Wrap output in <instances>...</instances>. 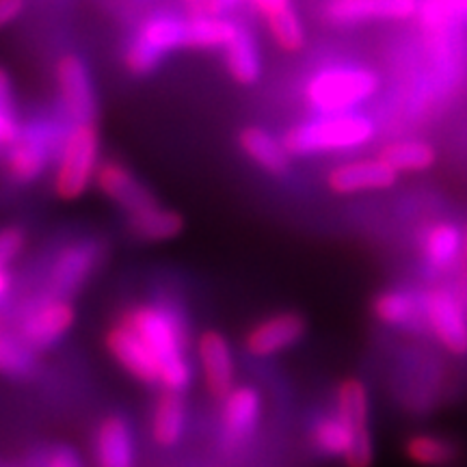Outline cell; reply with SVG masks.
Wrapping results in <instances>:
<instances>
[{
    "label": "cell",
    "instance_id": "9c48e42d",
    "mask_svg": "<svg viewBox=\"0 0 467 467\" xmlns=\"http://www.w3.org/2000/svg\"><path fill=\"white\" fill-rule=\"evenodd\" d=\"M61 104L72 124H98V96L91 72L78 55H63L57 63Z\"/></svg>",
    "mask_w": 467,
    "mask_h": 467
},
{
    "label": "cell",
    "instance_id": "f1b7e54d",
    "mask_svg": "<svg viewBox=\"0 0 467 467\" xmlns=\"http://www.w3.org/2000/svg\"><path fill=\"white\" fill-rule=\"evenodd\" d=\"M336 413L342 418V422L348 426L350 433L370 429V400H368V389L359 379H342L337 385Z\"/></svg>",
    "mask_w": 467,
    "mask_h": 467
},
{
    "label": "cell",
    "instance_id": "6da1fadb",
    "mask_svg": "<svg viewBox=\"0 0 467 467\" xmlns=\"http://www.w3.org/2000/svg\"><path fill=\"white\" fill-rule=\"evenodd\" d=\"M117 320L141 337L159 359L161 388L184 392L191 385L192 368L189 361V323L182 309L169 301H148L126 307Z\"/></svg>",
    "mask_w": 467,
    "mask_h": 467
},
{
    "label": "cell",
    "instance_id": "7402d4cb",
    "mask_svg": "<svg viewBox=\"0 0 467 467\" xmlns=\"http://www.w3.org/2000/svg\"><path fill=\"white\" fill-rule=\"evenodd\" d=\"M402 452L420 467H454L461 461V446L452 437L437 433H413L402 441Z\"/></svg>",
    "mask_w": 467,
    "mask_h": 467
},
{
    "label": "cell",
    "instance_id": "b9f144b4",
    "mask_svg": "<svg viewBox=\"0 0 467 467\" xmlns=\"http://www.w3.org/2000/svg\"><path fill=\"white\" fill-rule=\"evenodd\" d=\"M206 3L208 0H184L191 14H206Z\"/></svg>",
    "mask_w": 467,
    "mask_h": 467
},
{
    "label": "cell",
    "instance_id": "74e56055",
    "mask_svg": "<svg viewBox=\"0 0 467 467\" xmlns=\"http://www.w3.org/2000/svg\"><path fill=\"white\" fill-rule=\"evenodd\" d=\"M243 3H249L258 14L265 16V20H271V17L292 7L290 0H243Z\"/></svg>",
    "mask_w": 467,
    "mask_h": 467
},
{
    "label": "cell",
    "instance_id": "277c9868",
    "mask_svg": "<svg viewBox=\"0 0 467 467\" xmlns=\"http://www.w3.org/2000/svg\"><path fill=\"white\" fill-rule=\"evenodd\" d=\"M381 78L368 67L336 66L320 69L307 80L306 100L318 113H348L379 91Z\"/></svg>",
    "mask_w": 467,
    "mask_h": 467
},
{
    "label": "cell",
    "instance_id": "8992f818",
    "mask_svg": "<svg viewBox=\"0 0 467 467\" xmlns=\"http://www.w3.org/2000/svg\"><path fill=\"white\" fill-rule=\"evenodd\" d=\"M186 20L175 14H154L139 26L128 42L124 66L132 76H148L161 66V61L173 50L184 48Z\"/></svg>",
    "mask_w": 467,
    "mask_h": 467
},
{
    "label": "cell",
    "instance_id": "484cf974",
    "mask_svg": "<svg viewBox=\"0 0 467 467\" xmlns=\"http://www.w3.org/2000/svg\"><path fill=\"white\" fill-rule=\"evenodd\" d=\"M238 25L223 16L191 14L186 17L184 48L191 50H219L225 48L236 35Z\"/></svg>",
    "mask_w": 467,
    "mask_h": 467
},
{
    "label": "cell",
    "instance_id": "ba28073f",
    "mask_svg": "<svg viewBox=\"0 0 467 467\" xmlns=\"http://www.w3.org/2000/svg\"><path fill=\"white\" fill-rule=\"evenodd\" d=\"M74 317V306L67 299L42 295L22 312L17 320V336L33 350L48 348L67 334Z\"/></svg>",
    "mask_w": 467,
    "mask_h": 467
},
{
    "label": "cell",
    "instance_id": "5b68a950",
    "mask_svg": "<svg viewBox=\"0 0 467 467\" xmlns=\"http://www.w3.org/2000/svg\"><path fill=\"white\" fill-rule=\"evenodd\" d=\"M98 165H100L98 124H74L57 156L55 192L58 200H78L96 178Z\"/></svg>",
    "mask_w": 467,
    "mask_h": 467
},
{
    "label": "cell",
    "instance_id": "4316f807",
    "mask_svg": "<svg viewBox=\"0 0 467 467\" xmlns=\"http://www.w3.org/2000/svg\"><path fill=\"white\" fill-rule=\"evenodd\" d=\"M379 159L399 173H418L435 165L437 151L433 145L420 139H402L385 143L379 151Z\"/></svg>",
    "mask_w": 467,
    "mask_h": 467
},
{
    "label": "cell",
    "instance_id": "f546056e",
    "mask_svg": "<svg viewBox=\"0 0 467 467\" xmlns=\"http://www.w3.org/2000/svg\"><path fill=\"white\" fill-rule=\"evenodd\" d=\"M35 366H37L35 350L17 334L14 336L0 329V375L28 379L33 377Z\"/></svg>",
    "mask_w": 467,
    "mask_h": 467
},
{
    "label": "cell",
    "instance_id": "7a4b0ae2",
    "mask_svg": "<svg viewBox=\"0 0 467 467\" xmlns=\"http://www.w3.org/2000/svg\"><path fill=\"white\" fill-rule=\"evenodd\" d=\"M375 139V124L358 113H334L288 128L284 145L292 156L355 150Z\"/></svg>",
    "mask_w": 467,
    "mask_h": 467
},
{
    "label": "cell",
    "instance_id": "d6a6232c",
    "mask_svg": "<svg viewBox=\"0 0 467 467\" xmlns=\"http://www.w3.org/2000/svg\"><path fill=\"white\" fill-rule=\"evenodd\" d=\"M347 467H372L375 465V441H372L370 429L353 433L350 446L344 454Z\"/></svg>",
    "mask_w": 467,
    "mask_h": 467
},
{
    "label": "cell",
    "instance_id": "836d02e7",
    "mask_svg": "<svg viewBox=\"0 0 467 467\" xmlns=\"http://www.w3.org/2000/svg\"><path fill=\"white\" fill-rule=\"evenodd\" d=\"M26 236L20 227H3L0 230V266H7L11 260L20 255V251L25 249Z\"/></svg>",
    "mask_w": 467,
    "mask_h": 467
},
{
    "label": "cell",
    "instance_id": "52a82bcc",
    "mask_svg": "<svg viewBox=\"0 0 467 467\" xmlns=\"http://www.w3.org/2000/svg\"><path fill=\"white\" fill-rule=\"evenodd\" d=\"M102 254V243L91 238L67 243L66 247L58 249L46 279V295L63 296V299L76 295L100 265Z\"/></svg>",
    "mask_w": 467,
    "mask_h": 467
},
{
    "label": "cell",
    "instance_id": "603a6c76",
    "mask_svg": "<svg viewBox=\"0 0 467 467\" xmlns=\"http://www.w3.org/2000/svg\"><path fill=\"white\" fill-rule=\"evenodd\" d=\"M128 230H130L134 238L145 243L171 241V238L182 234L184 219L175 210L154 203V206L128 214Z\"/></svg>",
    "mask_w": 467,
    "mask_h": 467
},
{
    "label": "cell",
    "instance_id": "f35d334b",
    "mask_svg": "<svg viewBox=\"0 0 467 467\" xmlns=\"http://www.w3.org/2000/svg\"><path fill=\"white\" fill-rule=\"evenodd\" d=\"M26 0H0V28L9 26L11 22L22 16Z\"/></svg>",
    "mask_w": 467,
    "mask_h": 467
},
{
    "label": "cell",
    "instance_id": "e575fe53",
    "mask_svg": "<svg viewBox=\"0 0 467 467\" xmlns=\"http://www.w3.org/2000/svg\"><path fill=\"white\" fill-rule=\"evenodd\" d=\"M429 9H433V17L429 22H443L448 17H461L467 16V0H433L429 3Z\"/></svg>",
    "mask_w": 467,
    "mask_h": 467
},
{
    "label": "cell",
    "instance_id": "4dcf8cb0",
    "mask_svg": "<svg viewBox=\"0 0 467 467\" xmlns=\"http://www.w3.org/2000/svg\"><path fill=\"white\" fill-rule=\"evenodd\" d=\"M268 33L284 52H301L306 48V28L295 7L282 11L271 20H266Z\"/></svg>",
    "mask_w": 467,
    "mask_h": 467
},
{
    "label": "cell",
    "instance_id": "83f0119b",
    "mask_svg": "<svg viewBox=\"0 0 467 467\" xmlns=\"http://www.w3.org/2000/svg\"><path fill=\"white\" fill-rule=\"evenodd\" d=\"M353 440V433L337 413H323L312 420L309 426V443L312 451L327 459L344 457Z\"/></svg>",
    "mask_w": 467,
    "mask_h": 467
},
{
    "label": "cell",
    "instance_id": "2e32d148",
    "mask_svg": "<svg viewBox=\"0 0 467 467\" xmlns=\"http://www.w3.org/2000/svg\"><path fill=\"white\" fill-rule=\"evenodd\" d=\"M370 307L375 318L385 327L411 331L429 329L424 314V292L396 285V288L377 292Z\"/></svg>",
    "mask_w": 467,
    "mask_h": 467
},
{
    "label": "cell",
    "instance_id": "ffe728a7",
    "mask_svg": "<svg viewBox=\"0 0 467 467\" xmlns=\"http://www.w3.org/2000/svg\"><path fill=\"white\" fill-rule=\"evenodd\" d=\"M134 435L124 416L104 418L93 437V459L98 467H134Z\"/></svg>",
    "mask_w": 467,
    "mask_h": 467
},
{
    "label": "cell",
    "instance_id": "5bb4252c",
    "mask_svg": "<svg viewBox=\"0 0 467 467\" xmlns=\"http://www.w3.org/2000/svg\"><path fill=\"white\" fill-rule=\"evenodd\" d=\"M107 350L110 353L117 364H119L128 375L137 379L145 385H156L161 379V366L159 359L154 358V353L145 347L141 337L134 334L132 329H128L124 323H117L107 331L104 337Z\"/></svg>",
    "mask_w": 467,
    "mask_h": 467
},
{
    "label": "cell",
    "instance_id": "4fadbf2b",
    "mask_svg": "<svg viewBox=\"0 0 467 467\" xmlns=\"http://www.w3.org/2000/svg\"><path fill=\"white\" fill-rule=\"evenodd\" d=\"M96 186L104 197L126 210V214L137 213L148 206H154L159 200L154 197L148 186L134 175L132 169H128L124 162L115 159H104L96 169Z\"/></svg>",
    "mask_w": 467,
    "mask_h": 467
},
{
    "label": "cell",
    "instance_id": "7c38bea8",
    "mask_svg": "<svg viewBox=\"0 0 467 467\" xmlns=\"http://www.w3.org/2000/svg\"><path fill=\"white\" fill-rule=\"evenodd\" d=\"M307 334V320L299 312H279L262 318L244 336V350L254 358H271L295 347Z\"/></svg>",
    "mask_w": 467,
    "mask_h": 467
},
{
    "label": "cell",
    "instance_id": "e0dca14e",
    "mask_svg": "<svg viewBox=\"0 0 467 467\" xmlns=\"http://www.w3.org/2000/svg\"><path fill=\"white\" fill-rule=\"evenodd\" d=\"M197 355H200L208 392L214 399L223 400L234 389V377H236L230 342L219 331L206 329L197 340Z\"/></svg>",
    "mask_w": 467,
    "mask_h": 467
},
{
    "label": "cell",
    "instance_id": "d4e9b609",
    "mask_svg": "<svg viewBox=\"0 0 467 467\" xmlns=\"http://www.w3.org/2000/svg\"><path fill=\"white\" fill-rule=\"evenodd\" d=\"M223 58L227 74L236 80L238 85L258 83L262 74V57L258 42L247 26H238L232 42L223 48Z\"/></svg>",
    "mask_w": 467,
    "mask_h": 467
},
{
    "label": "cell",
    "instance_id": "9a60e30c",
    "mask_svg": "<svg viewBox=\"0 0 467 467\" xmlns=\"http://www.w3.org/2000/svg\"><path fill=\"white\" fill-rule=\"evenodd\" d=\"M396 180H399V171H394L379 156L377 159L342 162V165L334 167L327 173V186L336 195H353V192L392 189Z\"/></svg>",
    "mask_w": 467,
    "mask_h": 467
},
{
    "label": "cell",
    "instance_id": "60d3db41",
    "mask_svg": "<svg viewBox=\"0 0 467 467\" xmlns=\"http://www.w3.org/2000/svg\"><path fill=\"white\" fill-rule=\"evenodd\" d=\"M11 288H14V275L7 266H0V299H5Z\"/></svg>",
    "mask_w": 467,
    "mask_h": 467
},
{
    "label": "cell",
    "instance_id": "3957f363",
    "mask_svg": "<svg viewBox=\"0 0 467 467\" xmlns=\"http://www.w3.org/2000/svg\"><path fill=\"white\" fill-rule=\"evenodd\" d=\"M66 130L48 117H33L22 124L16 141L5 150V171L14 184H33L57 161Z\"/></svg>",
    "mask_w": 467,
    "mask_h": 467
},
{
    "label": "cell",
    "instance_id": "1f68e13d",
    "mask_svg": "<svg viewBox=\"0 0 467 467\" xmlns=\"http://www.w3.org/2000/svg\"><path fill=\"white\" fill-rule=\"evenodd\" d=\"M20 128L22 121L16 109L14 80H11L7 69L0 67V150L5 151L16 141Z\"/></svg>",
    "mask_w": 467,
    "mask_h": 467
},
{
    "label": "cell",
    "instance_id": "cb8c5ba5",
    "mask_svg": "<svg viewBox=\"0 0 467 467\" xmlns=\"http://www.w3.org/2000/svg\"><path fill=\"white\" fill-rule=\"evenodd\" d=\"M186 429L184 392L162 389L151 411V437L162 448L178 446Z\"/></svg>",
    "mask_w": 467,
    "mask_h": 467
},
{
    "label": "cell",
    "instance_id": "8d00e7d4",
    "mask_svg": "<svg viewBox=\"0 0 467 467\" xmlns=\"http://www.w3.org/2000/svg\"><path fill=\"white\" fill-rule=\"evenodd\" d=\"M454 295L467 314V230L463 234V249H461V260L457 268V285H454Z\"/></svg>",
    "mask_w": 467,
    "mask_h": 467
},
{
    "label": "cell",
    "instance_id": "d6986e66",
    "mask_svg": "<svg viewBox=\"0 0 467 467\" xmlns=\"http://www.w3.org/2000/svg\"><path fill=\"white\" fill-rule=\"evenodd\" d=\"M461 249H463V234L452 221H440V223L429 225L420 241V254L433 275H446V273L457 271Z\"/></svg>",
    "mask_w": 467,
    "mask_h": 467
},
{
    "label": "cell",
    "instance_id": "ac0fdd59",
    "mask_svg": "<svg viewBox=\"0 0 467 467\" xmlns=\"http://www.w3.org/2000/svg\"><path fill=\"white\" fill-rule=\"evenodd\" d=\"M418 14V0H329L325 17L334 25L370 20H409Z\"/></svg>",
    "mask_w": 467,
    "mask_h": 467
},
{
    "label": "cell",
    "instance_id": "44dd1931",
    "mask_svg": "<svg viewBox=\"0 0 467 467\" xmlns=\"http://www.w3.org/2000/svg\"><path fill=\"white\" fill-rule=\"evenodd\" d=\"M238 145L247 154V159L265 169L271 175H285L290 171L292 154L285 150L282 139L271 134L266 128L247 126L238 134Z\"/></svg>",
    "mask_w": 467,
    "mask_h": 467
},
{
    "label": "cell",
    "instance_id": "30bf717a",
    "mask_svg": "<svg viewBox=\"0 0 467 467\" xmlns=\"http://www.w3.org/2000/svg\"><path fill=\"white\" fill-rule=\"evenodd\" d=\"M424 314L429 329L448 353L467 355V314L457 295L448 288H431L424 292Z\"/></svg>",
    "mask_w": 467,
    "mask_h": 467
},
{
    "label": "cell",
    "instance_id": "8fae6325",
    "mask_svg": "<svg viewBox=\"0 0 467 467\" xmlns=\"http://www.w3.org/2000/svg\"><path fill=\"white\" fill-rule=\"evenodd\" d=\"M262 416V399L251 385H234L221 402V435L230 451L241 448L255 435Z\"/></svg>",
    "mask_w": 467,
    "mask_h": 467
},
{
    "label": "cell",
    "instance_id": "d590c367",
    "mask_svg": "<svg viewBox=\"0 0 467 467\" xmlns=\"http://www.w3.org/2000/svg\"><path fill=\"white\" fill-rule=\"evenodd\" d=\"M42 467H83V463H80L78 454H76L72 448L58 446L46 452Z\"/></svg>",
    "mask_w": 467,
    "mask_h": 467
},
{
    "label": "cell",
    "instance_id": "ab89813d",
    "mask_svg": "<svg viewBox=\"0 0 467 467\" xmlns=\"http://www.w3.org/2000/svg\"><path fill=\"white\" fill-rule=\"evenodd\" d=\"M238 3H243V0H208V3H206V14H210V16H225L227 11H232Z\"/></svg>",
    "mask_w": 467,
    "mask_h": 467
}]
</instances>
